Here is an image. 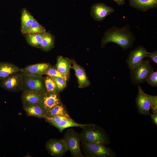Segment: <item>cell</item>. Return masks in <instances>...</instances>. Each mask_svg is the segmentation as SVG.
I'll return each instance as SVG.
<instances>
[{
	"mask_svg": "<svg viewBox=\"0 0 157 157\" xmlns=\"http://www.w3.org/2000/svg\"><path fill=\"white\" fill-rule=\"evenodd\" d=\"M135 40L130 26L125 25L121 28L113 26L107 30L102 38L101 46L104 47L110 42L115 43L124 50L131 48Z\"/></svg>",
	"mask_w": 157,
	"mask_h": 157,
	"instance_id": "cell-1",
	"label": "cell"
},
{
	"mask_svg": "<svg viewBox=\"0 0 157 157\" xmlns=\"http://www.w3.org/2000/svg\"><path fill=\"white\" fill-rule=\"evenodd\" d=\"M81 134L82 142L107 144L109 142L107 135L103 131L93 124H88L83 128Z\"/></svg>",
	"mask_w": 157,
	"mask_h": 157,
	"instance_id": "cell-2",
	"label": "cell"
},
{
	"mask_svg": "<svg viewBox=\"0 0 157 157\" xmlns=\"http://www.w3.org/2000/svg\"><path fill=\"white\" fill-rule=\"evenodd\" d=\"M130 70V78L131 82L135 85L146 81L154 72L153 68L148 60H143Z\"/></svg>",
	"mask_w": 157,
	"mask_h": 157,
	"instance_id": "cell-3",
	"label": "cell"
},
{
	"mask_svg": "<svg viewBox=\"0 0 157 157\" xmlns=\"http://www.w3.org/2000/svg\"><path fill=\"white\" fill-rule=\"evenodd\" d=\"M81 139V135L72 129L68 130L64 135L63 139L67 150L74 157H84L80 147Z\"/></svg>",
	"mask_w": 157,
	"mask_h": 157,
	"instance_id": "cell-4",
	"label": "cell"
},
{
	"mask_svg": "<svg viewBox=\"0 0 157 157\" xmlns=\"http://www.w3.org/2000/svg\"><path fill=\"white\" fill-rule=\"evenodd\" d=\"M85 152L89 156L97 157H112L115 156L114 151L104 145L94 143L82 142Z\"/></svg>",
	"mask_w": 157,
	"mask_h": 157,
	"instance_id": "cell-5",
	"label": "cell"
},
{
	"mask_svg": "<svg viewBox=\"0 0 157 157\" xmlns=\"http://www.w3.org/2000/svg\"><path fill=\"white\" fill-rule=\"evenodd\" d=\"M23 74L21 72L12 74L0 80L1 86L10 91H15L22 89Z\"/></svg>",
	"mask_w": 157,
	"mask_h": 157,
	"instance_id": "cell-6",
	"label": "cell"
},
{
	"mask_svg": "<svg viewBox=\"0 0 157 157\" xmlns=\"http://www.w3.org/2000/svg\"><path fill=\"white\" fill-rule=\"evenodd\" d=\"M138 88V93L135 101L138 110L142 114H150L151 103L149 95L145 93L140 85Z\"/></svg>",
	"mask_w": 157,
	"mask_h": 157,
	"instance_id": "cell-7",
	"label": "cell"
},
{
	"mask_svg": "<svg viewBox=\"0 0 157 157\" xmlns=\"http://www.w3.org/2000/svg\"><path fill=\"white\" fill-rule=\"evenodd\" d=\"M114 10L113 8L104 3H98L94 4L91 6L90 14L94 20L101 22Z\"/></svg>",
	"mask_w": 157,
	"mask_h": 157,
	"instance_id": "cell-8",
	"label": "cell"
},
{
	"mask_svg": "<svg viewBox=\"0 0 157 157\" xmlns=\"http://www.w3.org/2000/svg\"><path fill=\"white\" fill-rule=\"evenodd\" d=\"M23 88L24 90L35 91L44 93L41 76H28L23 74Z\"/></svg>",
	"mask_w": 157,
	"mask_h": 157,
	"instance_id": "cell-9",
	"label": "cell"
},
{
	"mask_svg": "<svg viewBox=\"0 0 157 157\" xmlns=\"http://www.w3.org/2000/svg\"><path fill=\"white\" fill-rule=\"evenodd\" d=\"M148 53L147 49L141 46L131 51L126 60L129 69L131 70L141 62L144 58L148 57Z\"/></svg>",
	"mask_w": 157,
	"mask_h": 157,
	"instance_id": "cell-10",
	"label": "cell"
},
{
	"mask_svg": "<svg viewBox=\"0 0 157 157\" xmlns=\"http://www.w3.org/2000/svg\"><path fill=\"white\" fill-rule=\"evenodd\" d=\"M46 147L50 153L55 156H62L67 151L63 139H50L47 142Z\"/></svg>",
	"mask_w": 157,
	"mask_h": 157,
	"instance_id": "cell-11",
	"label": "cell"
},
{
	"mask_svg": "<svg viewBox=\"0 0 157 157\" xmlns=\"http://www.w3.org/2000/svg\"><path fill=\"white\" fill-rule=\"evenodd\" d=\"M45 115L55 106L60 104L58 96L56 93L46 94L40 103Z\"/></svg>",
	"mask_w": 157,
	"mask_h": 157,
	"instance_id": "cell-12",
	"label": "cell"
},
{
	"mask_svg": "<svg viewBox=\"0 0 157 157\" xmlns=\"http://www.w3.org/2000/svg\"><path fill=\"white\" fill-rule=\"evenodd\" d=\"M49 68V65L46 63H39L31 65L22 68V72L26 75L40 76L44 74Z\"/></svg>",
	"mask_w": 157,
	"mask_h": 157,
	"instance_id": "cell-13",
	"label": "cell"
},
{
	"mask_svg": "<svg viewBox=\"0 0 157 157\" xmlns=\"http://www.w3.org/2000/svg\"><path fill=\"white\" fill-rule=\"evenodd\" d=\"M45 93L38 91L24 90L22 95L24 104H40Z\"/></svg>",
	"mask_w": 157,
	"mask_h": 157,
	"instance_id": "cell-14",
	"label": "cell"
},
{
	"mask_svg": "<svg viewBox=\"0 0 157 157\" xmlns=\"http://www.w3.org/2000/svg\"><path fill=\"white\" fill-rule=\"evenodd\" d=\"M129 5L138 10L145 12L157 7V0H129Z\"/></svg>",
	"mask_w": 157,
	"mask_h": 157,
	"instance_id": "cell-15",
	"label": "cell"
},
{
	"mask_svg": "<svg viewBox=\"0 0 157 157\" xmlns=\"http://www.w3.org/2000/svg\"><path fill=\"white\" fill-rule=\"evenodd\" d=\"M22 68L9 63L0 62V80L14 73L22 72Z\"/></svg>",
	"mask_w": 157,
	"mask_h": 157,
	"instance_id": "cell-16",
	"label": "cell"
},
{
	"mask_svg": "<svg viewBox=\"0 0 157 157\" xmlns=\"http://www.w3.org/2000/svg\"><path fill=\"white\" fill-rule=\"evenodd\" d=\"M35 20L26 8L22 9L21 17V31L22 33L26 34L30 26Z\"/></svg>",
	"mask_w": 157,
	"mask_h": 157,
	"instance_id": "cell-17",
	"label": "cell"
},
{
	"mask_svg": "<svg viewBox=\"0 0 157 157\" xmlns=\"http://www.w3.org/2000/svg\"><path fill=\"white\" fill-rule=\"evenodd\" d=\"M72 68L75 72L78 81L79 87L83 88L89 85L90 82L82 68L74 61H73Z\"/></svg>",
	"mask_w": 157,
	"mask_h": 157,
	"instance_id": "cell-18",
	"label": "cell"
},
{
	"mask_svg": "<svg viewBox=\"0 0 157 157\" xmlns=\"http://www.w3.org/2000/svg\"><path fill=\"white\" fill-rule=\"evenodd\" d=\"M24 109L29 116L39 118H44L45 115L40 104H25Z\"/></svg>",
	"mask_w": 157,
	"mask_h": 157,
	"instance_id": "cell-19",
	"label": "cell"
},
{
	"mask_svg": "<svg viewBox=\"0 0 157 157\" xmlns=\"http://www.w3.org/2000/svg\"><path fill=\"white\" fill-rule=\"evenodd\" d=\"M71 61L67 58L60 56L57 58V69L67 78L69 76L71 67Z\"/></svg>",
	"mask_w": 157,
	"mask_h": 157,
	"instance_id": "cell-20",
	"label": "cell"
},
{
	"mask_svg": "<svg viewBox=\"0 0 157 157\" xmlns=\"http://www.w3.org/2000/svg\"><path fill=\"white\" fill-rule=\"evenodd\" d=\"M43 33L26 34L25 38L27 42L30 46L36 48H40Z\"/></svg>",
	"mask_w": 157,
	"mask_h": 157,
	"instance_id": "cell-21",
	"label": "cell"
},
{
	"mask_svg": "<svg viewBox=\"0 0 157 157\" xmlns=\"http://www.w3.org/2000/svg\"><path fill=\"white\" fill-rule=\"evenodd\" d=\"M88 124H79L75 122L71 118L63 120L58 123L52 125L57 128L60 131H62L67 128L72 127H79L83 128Z\"/></svg>",
	"mask_w": 157,
	"mask_h": 157,
	"instance_id": "cell-22",
	"label": "cell"
},
{
	"mask_svg": "<svg viewBox=\"0 0 157 157\" xmlns=\"http://www.w3.org/2000/svg\"><path fill=\"white\" fill-rule=\"evenodd\" d=\"M54 44L53 36L48 32L43 33L40 48L44 51H48L53 48Z\"/></svg>",
	"mask_w": 157,
	"mask_h": 157,
	"instance_id": "cell-23",
	"label": "cell"
},
{
	"mask_svg": "<svg viewBox=\"0 0 157 157\" xmlns=\"http://www.w3.org/2000/svg\"><path fill=\"white\" fill-rule=\"evenodd\" d=\"M69 115L65 107L62 104H58L52 108L45 116L51 117L55 115Z\"/></svg>",
	"mask_w": 157,
	"mask_h": 157,
	"instance_id": "cell-24",
	"label": "cell"
},
{
	"mask_svg": "<svg viewBox=\"0 0 157 157\" xmlns=\"http://www.w3.org/2000/svg\"><path fill=\"white\" fill-rule=\"evenodd\" d=\"M46 32L45 28L35 20L30 26L26 34L43 33Z\"/></svg>",
	"mask_w": 157,
	"mask_h": 157,
	"instance_id": "cell-25",
	"label": "cell"
},
{
	"mask_svg": "<svg viewBox=\"0 0 157 157\" xmlns=\"http://www.w3.org/2000/svg\"><path fill=\"white\" fill-rule=\"evenodd\" d=\"M44 83L46 89L49 93H56L58 89L55 82L51 77H46L44 80Z\"/></svg>",
	"mask_w": 157,
	"mask_h": 157,
	"instance_id": "cell-26",
	"label": "cell"
},
{
	"mask_svg": "<svg viewBox=\"0 0 157 157\" xmlns=\"http://www.w3.org/2000/svg\"><path fill=\"white\" fill-rule=\"evenodd\" d=\"M44 118L52 125L58 123L63 120L71 118L69 115H55L51 117L45 116Z\"/></svg>",
	"mask_w": 157,
	"mask_h": 157,
	"instance_id": "cell-27",
	"label": "cell"
},
{
	"mask_svg": "<svg viewBox=\"0 0 157 157\" xmlns=\"http://www.w3.org/2000/svg\"><path fill=\"white\" fill-rule=\"evenodd\" d=\"M51 78L55 82L58 90L61 91L65 87L67 80L60 77H52Z\"/></svg>",
	"mask_w": 157,
	"mask_h": 157,
	"instance_id": "cell-28",
	"label": "cell"
},
{
	"mask_svg": "<svg viewBox=\"0 0 157 157\" xmlns=\"http://www.w3.org/2000/svg\"><path fill=\"white\" fill-rule=\"evenodd\" d=\"M49 77H60L67 80V78L64 76L57 69L53 68H48L44 73Z\"/></svg>",
	"mask_w": 157,
	"mask_h": 157,
	"instance_id": "cell-29",
	"label": "cell"
},
{
	"mask_svg": "<svg viewBox=\"0 0 157 157\" xmlns=\"http://www.w3.org/2000/svg\"><path fill=\"white\" fill-rule=\"evenodd\" d=\"M146 81L150 85L157 87V72H153L149 76Z\"/></svg>",
	"mask_w": 157,
	"mask_h": 157,
	"instance_id": "cell-30",
	"label": "cell"
},
{
	"mask_svg": "<svg viewBox=\"0 0 157 157\" xmlns=\"http://www.w3.org/2000/svg\"><path fill=\"white\" fill-rule=\"evenodd\" d=\"M151 103V109L153 113H157V96L149 95Z\"/></svg>",
	"mask_w": 157,
	"mask_h": 157,
	"instance_id": "cell-31",
	"label": "cell"
},
{
	"mask_svg": "<svg viewBox=\"0 0 157 157\" xmlns=\"http://www.w3.org/2000/svg\"><path fill=\"white\" fill-rule=\"evenodd\" d=\"M148 57L150 58L151 60L157 64V51L155 50L150 52H148Z\"/></svg>",
	"mask_w": 157,
	"mask_h": 157,
	"instance_id": "cell-32",
	"label": "cell"
},
{
	"mask_svg": "<svg viewBox=\"0 0 157 157\" xmlns=\"http://www.w3.org/2000/svg\"><path fill=\"white\" fill-rule=\"evenodd\" d=\"M151 117L154 123L156 126L157 125V113H153L151 115Z\"/></svg>",
	"mask_w": 157,
	"mask_h": 157,
	"instance_id": "cell-33",
	"label": "cell"
},
{
	"mask_svg": "<svg viewBox=\"0 0 157 157\" xmlns=\"http://www.w3.org/2000/svg\"><path fill=\"white\" fill-rule=\"evenodd\" d=\"M115 2L118 6H122L125 3V0H112Z\"/></svg>",
	"mask_w": 157,
	"mask_h": 157,
	"instance_id": "cell-34",
	"label": "cell"
}]
</instances>
